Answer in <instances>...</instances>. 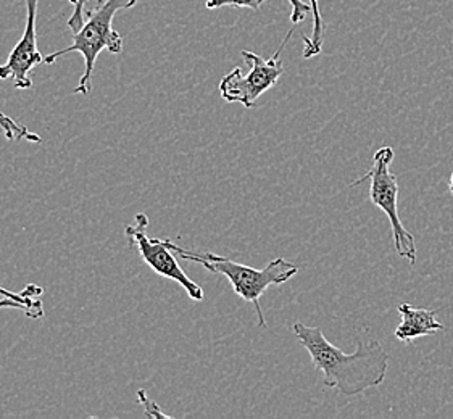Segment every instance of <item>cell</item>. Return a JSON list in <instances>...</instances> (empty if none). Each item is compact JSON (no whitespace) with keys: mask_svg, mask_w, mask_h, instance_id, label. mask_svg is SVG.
Masks as SVG:
<instances>
[{"mask_svg":"<svg viewBox=\"0 0 453 419\" xmlns=\"http://www.w3.org/2000/svg\"><path fill=\"white\" fill-rule=\"evenodd\" d=\"M292 329L300 346L309 352L313 366L323 373L325 387L344 395H358L384 383L390 358L380 342H360L354 354L347 355L333 346L318 326L296 323Z\"/></svg>","mask_w":453,"mask_h":419,"instance_id":"obj_1","label":"cell"},{"mask_svg":"<svg viewBox=\"0 0 453 419\" xmlns=\"http://www.w3.org/2000/svg\"><path fill=\"white\" fill-rule=\"evenodd\" d=\"M166 244L176 255L181 256L182 260L196 262V263L202 264L203 268H207L211 273L223 274L225 278H227V281L231 283L237 295L242 301L254 305L260 329L266 328V319H265L262 305H260V299L265 291L272 286L288 283L296 274L299 273V266L290 263L282 256L272 260L263 270H257V268L247 266V264L237 263L227 256L215 255L211 252L186 250L182 247L176 246L170 239H166Z\"/></svg>","mask_w":453,"mask_h":419,"instance_id":"obj_2","label":"cell"},{"mask_svg":"<svg viewBox=\"0 0 453 419\" xmlns=\"http://www.w3.org/2000/svg\"><path fill=\"white\" fill-rule=\"evenodd\" d=\"M137 0H105L96 9L89 11V19L84 21L80 31L73 33L72 46L57 50L54 54L44 57V64H55L57 58L64 55L78 52L84 57V73H82L78 86L74 88L73 94L88 97L92 89V74L96 68V62L99 58L100 52L109 50L110 54H121L123 50V37L119 36L111 23L119 10L133 9Z\"/></svg>","mask_w":453,"mask_h":419,"instance_id":"obj_3","label":"cell"},{"mask_svg":"<svg viewBox=\"0 0 453 419\" xmlns=\"http://www.w3.org/2000/svg\"><path fill=\"white\" fill-rule=\"evenodd\" d=\"M394 158L395 152L392 147H381L380 150H376L372 156V168L360 179L354 181L352 187L370 179V201L389 218L395 252L408 260L410 264H415L418 256L417 240L400 219L399 181L395 174L390 173V164Z\"/></svg>","mask_w":453,"mask_h":419,"instance_id":"obj_4","label":"cell"},{"mask_svg":"<svg viewBox=\"0 0 453 419\" xmlns=\"http://www.w3.org/2000/svg\"><path fill=\"white\" fill-rule=\"evenodd\" d=\"M290 36L292 31L284 37L278 52L268 60L250 50H242L241 54L245 62L250 65V72L242 74V70L237 66L226 76H223V80L219 81V94L223 101L227 103H242L245 109H255L258 97L270 91L273 86H276V82L280 81L284 73V65L280 55Z\"/></svg>","mask_w":453,"mask_h":419,"instance_id":"obj_5","label":"cell"},{"mask_svg":"<svg viewBox=\"0 0 453 419\" xmlns=\"http://www.w3.org/2000/svg\"><path fill=\"white\" fill-rule=\"evenodd\" d=\"M149 218L144 213H139L133 225L125 226V236L127 242L136 248L139 256L149 264V268L166 279L180 284L194 301H202L205 293L199 284L194 283L188 274L184 273L181 264L178 263L174 252L166 244V239H154L149 236Z\"/></svg>","mask_w":453,"mask_h":419,"instance_id":"obj_6","label":"cell"},{"mask_svg":"<svg viewBox=\"0 0 453 419\" xmlns=\"http://www.w3.org/2000/svg\"><path fill=\"white\" fill-rule=\"evenodd\" d=\"M27 4V27L19 44L10 52L7 62L0 65V80H12L15 89H33L29 73L37 65L44 64V57L37 49L36 19L39 0H25Z\"/></svg>","mask_w":453,"mask_h":419,"instance_id":"obj_7","label":"cell"},{"mask_svg":"<svg viewBox=\"0 0 453 419\" xmlns=\"http://www.w3.org/2000/svg\"><path fill=\"white\" fill-rule=\"evenodd\" d=\"M397 311L400 313L402 321L395 329L394 336L399 339L400 342L411 344L415 339L433 336L444 329V324H441L435 319V310L415 309L410 303H402Z\"/></svg>","mask_w":453,"mask_h":419,"instance_id":"obj_8","label":"cell"},{"mask_svg":"<svg viewBox=\"0 0 453 419\" xmlns=\"http://www.w3.org/2000/svg\"><path fill=\"white\" fill-rule=\"evenodd\" d=\"M44 289L36 284H29L21 292H12L0 287V297H9L13 301H21L27 305V316L33 319H39L44 316V307L42 301H39V295H42Z\"/></svg>","mask_w":453,"mask_h":419,"instance_id":"obj_9","label":"cell"},{"mask_svg":"<svg viewBox=\"0 0 453 419\" xmlns=\"http://www.w3.org/2000/svg\"><path fill=\"white\" fill-rule=\"evenodd\" d=\"M310 5L313 10V34L311 39L310 37H303V42L307 44L305 50H303V58H311L315 55L321 54V47H323V41H325V27H323V19H321V13H319V4L318 0H310Z\"/></svg>","mask_w":453,"mask_h":419,"instance_id":"obj_10","label":"cell"},{"mask_svg":"<svg viewBox=\"0 0 453 419\" xmlns=\"http://www.w3.org/2000/svg\"><path fill=\"white\" fill-rule=\"evenodd\" d=\"M0 129L4 131L9 141H27V142H42V137L37 133L29 131L27 126L19 125V121L10 118L4 111H0Z\"/></svg>","mask_w":453,"mask_h":419,"instance_id":"obj_11","label":"cell"},{"mask_svg":"<svg viewBox=\"0 0 453 419\" xmlns=\"http://www.w3.org/2000/svg\"><path fill=\"white\" fill-rule=\"evenodd\" d=\"M68 4H72L73 13L68 19V27L72 29L73 33L80 31V27L84 25V17H86V7L89 4V0H65ZM104 0H97V5H100Z\"/></svg>","mask_w":453,"mask_h":419,"instance_id":"obj_12","label":"cell"},{"mask_svg":"<svg viewBox=\"0 0 453 419\" xmlns=\"http://www.w3.org/2000/svg\"><path fill=\"white\" fill-rule=\"evenodd\" d=\"M266 0H207L205 7L209 10L223 9V7H237V9L258 10Z\"/></svg>","mask_w":453,"mask_h":419,"instance_id":"obj_13","label":"cell"},{"mask_svg":"<svg viewBox=\"0 0 453 419\" xmlns=\"http://www.w3.org/2000/svg\"><path fill=\"white\" fill-rule=\"evenodd\" d=\"M137 400L139 403L142 405V408H144V415L147 418H172V416H168L166 413L160 410V407L155 403V401L150 400L149 397H147V392L145 391H137Z\"/></svg>","mask_w":453,"mask_h":419,"instance_id":"obj_14","label":"cell"},{"mask_svg":"<svg viewBox=\"0 0 453 419\" xmlns=\"http://www.w3.org/2000/svg\"><path fill=\"white\" fill-rule=\"evenodd\" d=\"M288 2H289L290 7H292L290 21H292L294 25L303 21L305 17L309 15V11H311V5H309V4L303 2V0H288Z\"/></svg>","mask_w":453,"mask_h":419,"instance_id":"obj_15","label":"cell"},{"mask_svg":"<svg viewBox=\"0 0 453 419\" xmlns=\"http://www.w3.org/2000/svg\"><path fill=\"white\" fill-rule=\"evenodd\" d=\"M2 309H17V310H21L23 313H27V310L25 303L13 301V299H9V297H2V299H0V310H2Z\"/></svg>","mask_w":453,"mask_h":419,"instance_id":"obj_16","label":"cell"},{"mask_svg":"<svg viewBox=\"0 0 453 419\" xmlns=\"http://www.w3.org/2000/svg\"><path fill=\"white\" fill-rule=\"evenodd\" d=\"M449 191H450L453 197V171L452 174H450V179H449Z\"/></svg>","mask_w":453,"mask_h":419,"instance_id":"obj_17","label":"cell"}]
</instances>
